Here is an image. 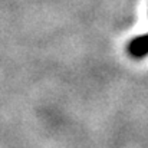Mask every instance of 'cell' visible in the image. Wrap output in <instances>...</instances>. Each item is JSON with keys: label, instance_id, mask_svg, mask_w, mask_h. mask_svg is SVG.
<instances>
[{"label": "cell", "instance_id": "1", "mask_svg": "<svg viewBox=\"0 0 148 148\" xmlns=\"http://www.w3.org/2000/svg\"><path fill=\"white\" fill-rule=\"evenodd\" d=\"M127 52L134 59H143V58H145L148 55V33L147 35H141L138 38H134L128 43Z\"/></svg>", "mask_w": 148, "mask_h": 148}]
</instances>
